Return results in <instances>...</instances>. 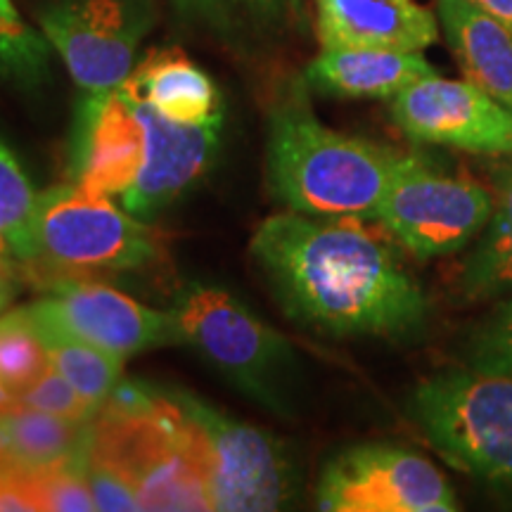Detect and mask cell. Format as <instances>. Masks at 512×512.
Masks as SVG:
<instances>
[{
    "label": "cell",
    "instance_id": "cell-1",
    "mask_svg": "<svg viewBox=\"0 0 512 512\" xmlns=\"http://www.w3.org/2000/svg\"><path fill=\"white\" fill-rule=\"evenodd\" d=\"M252 259L285 316L320 335L413 339L430 318L399 252L356 216L275 214Z\"/></svg>",
    "mask_w": 512,
    "mask_h": 512
},
{
    "label": "cell",
    "instance_id": "cell-2",
    "mask_svg": "<svg viewBox=\"0 0 512 512\" xmlns=\"http://www.w3.org/2000/svg\"><path fill=\"white\" fill-rule=\"evenodd\" d=\"M401 152L325 126L311 110L306 81L268 114L266 178L287 211L375 219Z\"/></svg>",
    "mask_w": 512,
    "mask_h": 512
},
{
    "label": "cell",
    "instance_id": "cell-3",
    "mask_svg": "<svg viewBox=\"0 0 512 512\" xmlns=\"http://www.w3.org/2000/svg\"><path fill=\"white\" fill-rule=\"evenodd\" d=\"M86 453L126 479L143 510H214L171 387L121 380L88 420Z\"/></svg>",
    "mask_w": 512,
    "mask_h": 512
},
{
    "label": "cell",
    "instance_id": "cell-4",
    "mask_svg": "<svg viewBox=\"0 0 512 512\" xmlns=\"http://www.w3.org/2000/svg\"><path fill=\"white\" fill-rule=\"evenodd\" d=\"M178 339L266 411L290 415L297 354L290 339L221 285L192 280L171 304Z\"/></svg>",
    "mask_w": 512,
    "mask_h": 512
},
{
    "label": "cell",
    "instance_id": "cell-5",
    "mask_svg": "<svg viewBox=\"0 0 512 512\" xmlns=\"http://www.w3.org/2000/svg\"><path fill=\"white\" fill-rule=\"evenodd\" d=\"M406 413L448 465L512 501V373L444 370L413 389Z\"/></svg>",
    "mask_w": 512,
    "mask_h": 512
},
{
    "label": "cell",
    "instance_id": "cell-6",
    "mask_svg": "<svg viewBox=\"0 0 512 512\" xmlns=\"http://www.w3.org/2000/svg\"><path fill=\"white\" fill-rule=\"evenodd\" d=\"M34 247V259L22 266L41 287L60 278L138 271L159 256L157 233L143 219L72 183L38 192Z\"/></svg>",
    "mask_w": 512,
    "mask_h": 512
},
{
    "label": "cell",
    "instance_id": "cell-7",
    "mask_svg": "<svg viewBox=\"0 0 512 512\" xmlns=\"http://www.w3.org/2000/svg\"><path fill=\"white\" fill-rule=\"evenodd\" d=\"M188 422L192 453L221 512H271L297 503L302 472L292 448L188 389L171 387Z\"/></svg>",
    "mask_w": 512,
    "mask_h": 512
},
{
    "label": "cell",
    "instance_id": "cell-8",
    "mask_svg": "<svg viewBox=\"0 0 512 512\" xmlns=\"http://www.w3.org/2000/svg\"><path fill=\"white\" fill-rule=\"evenodd\" d=\"M494 209L482 183L446 174L422 155L401 152L375 219L418 259L456 254L479 238Z\"/></svg>",
    "mask_w": 512,
    "mask_h": 512
},
{
    "label": "cell",
    "instance_id": "cell-9",
    "mask_svg": "<svg viewBox=\"0 0 512 512\" xmlns=\"http://www.w3.org/2000/svg\"><path fill=\"white\" fill-rule=\"evenodd\" d=\"M157 22V0H48L38 29L83 93L119 88Z\"/></svg>",
    "mask_w": 512,
    "mask_h": 512
},
{
    "label": "cell",
    "instance_id": "cell-10",
    "mask_svg": "<svg viewBox=\"0 0 512 512\" xmlns=\"http://www.w3.org/2000/svg\"><path fill=\"white\" fill-rule=\"evenodd\" d=\"M316 508L325 512H453L456 491L420 453L394 444H356L320 472Z\"/></svg>",
    "mask_w": 512,
    "mask_h": 512
},
{
    "label": "cell",
    "instance_id": "cell-11",
    "mask_svg": "<svg viewBox=\"0 0 512 512\" xmlns=\"http://www.w3.org/2000/svg\"><path fill=\"white\" fill-rule=\"evenodd\" d=\"M24 306L38 332H64L117 356L181 344L171 311H157L95 278H60Z\"/></svg>",
    "mask_w": 512,
    "mask_h": 512
},
{
    "label": "cell",
    "instance_id": "cell-12",
    "mask_svg": "<svg viewBox=\"0 0 512 512\" xmlns=\"http://www.w3.org/2000/svg\"><path fill=\"white\" fill-rule=\"evenodd\" d=\"M389 110L396 128L413 143L472 155H512V107L467 79L427 76L392 98Z\"/></svg>",
    "mask_w": 512,
    "mask_h": 512
},
{
    "label": "cell",
    "instance_id": "cell-13",
    "mask_svg": "<svg viewBox=\"0 0 512 512\" xmlns=\"http://www.w3.org/2000/svg\"><path fill=\"white\" fill-rule=\"evenodd\" d=\"M145 159L147 131L136 100L121 88L83 93L69 136V183L119 200L143 174Z\"/></svg>",
    "mask_w": 512,
    "mask_h": 512
},
{
    "label": "cell",
    "instance_id": "cell-14",
    "mask_svg": "<svg viewBox=\"0 0 512 512\" xmlns=\"http://www.w3.org/2000/svg\"><path fill=\"white\" fill-rule=\"evenodd\" d=\"M136 105L147 131V159L143 174L119 197V204L138 219H152L207 174L219 150L223 121L178 124L143 100H136Z\"/></svg>",
    "mask_w": 512,
    "mask_h": 512
},
{
    "label": "cell",
    "instance_id": "cell-15",
    "mask_svg": "<svg viewBox=\"0 0 512 512\" xmlns=\"http://www.w3.org/2000/svg\"><path fill=\"white\" fill-rule=\"evenodd\" d=\"M320 48L422 53L437 43L439 17L418 0H313Z\"/></svg>",
    "mask_w": 512,
    "mask_h": 512
},
{
    "label": "cell",
    "instance_id": "cell-16",
    "mask_svg": "<svg viewBox=\"0 0 512 512\" xmlns=\"http://www.w3.org/2000/svg\"><path fill=\"white\" fill-rule=\"evenodd\" d=\"M439 74L422 53L382 48H323L306 67L313 91L335 98L392 100L415 81Z\"/></svg>",
    "mask_w": 512,
    "mask_h": 512
},
{
    "label": "cell",
    "instance_id": "cell-17",
    "mask_svg": "<svg viewBox=\"0 0 512 512\" xmlns=\"http://www.w3.org/2000/svg\"><path fill=\"white\" fill-rule=\"evenodd\" d=\"M178 24L233 50L256 57L290 29L299 0H169Z\"/></svg>",
    "mask_w": 512,
    "mask_h": 512
},
{
    "label": "cell",
    "instance_id": "cell-18",
    "mask_svg": "<svg viewBox=\"0 0 512 512\" xmlns=\"http://www.w3.org/2000/svg\"><path fill=\"white\" fill-rule=\"evenodd\" d=\"M465 79L512 107V29L467 0H434Z\"/></svg>",
    "mask_w": 512,
    "mask_h": 512
},
{
    "label": "cell",
    "instance_id": "cell-19",
    "mask_svg": "<svg viewBox=\"0 0 512 512\" xmlns=\"http://www.w3.org/2000/svg\"><path fill=\"white\" fill-rule=\"evenodd\" d=\"M119 88L178 124L202 126L223 121L219 88L207 72L178 50L150 53Z\"/></svg>",
    "mask_w": 512,
    "mask_h": 512
},
{
    "label": "cell",
    "instance_id": "cell-20",
    "mask_svg": "<svg viewBox=\"0 0 512 512\" xmlns=\"http://www.w3.org/2000/svg\"><path fill=\"white\" fill-rule=\"evenodd\" d=\"M491 195L489 223L460 273L463 294L470 302L512 294V155L491 166Z\"/></svg>",
    "mask_w": 512,
    "mask_h": 512
},
{
    "label": "cell",
    "instance_id": "cell-21",
    "mask_svg": "<svg viewBox=\"0 0 512 512\" xmlns=\"http://www.w3.org/2000/svg\"><path fill=\"white\" fill-rule=\"evenodd\" d=\"M88 422L60 418L22 403L0 413V456L24 470L64 463L86 444Z\"/></svg>",
    "mask_w": 512,
    "mask_h": 512
},
{
    "label": "cell",
    "instance_id": "cell-22",
    "mask_svg": "<svg viewBox=\"0 0 512 512\" xmlns=\"http://www.w3.org/2000/svg\"><path fill=\"white\" fill-rule=\"evenodd\" d=\"M38 335L46 344L50 366L67 377L95 411L110 399L117 384L124 380L121 377L124 375V356L98 349L83 339L64 335V332H38Z\"/></svg>",
    "mask_w": 512,
    "mask_h": 512
},
{
    "label": "cell",
    "instance_id": "cell-23",
    "mask_svg": "<svg viewBox=\"0 0 512 512\" xmlns=\"http://www.w3.org/2000/svg\"><path fill=\"white\" fill-rule=\"evenodd\" d=\"M50 53L55 50L41 29L31 27L12 0H0V79L34 91L48 81Z\"/></svg>",
    "mask_w": 512,
    "mask_h": 512
},
{
    "label": "cell",
    "instance_id": "cell-24",
    "mask_svg": "<svg viewBox=\"0 0 512 512\" xmlns=\"http://www.w3.org/2000/svg\"><path fill=\"white\" fill-rule=\"evenodd\" d=\"M38 192L15 152L0 138V233L17 264L34 259V211Z\"/></svg>",
    "mask_w": 512,
    "mask_h": 512
},
{
    "label": "cell",
    "instance_id": "cell-25",
    "mask_svg": "<svg viewBox=\"0 0 512 512\" xmlns=\"http://www.w3.org/2000/svg\"><path fill=\"white\" fill-rule=\"evenodd\" d=\"M50 368V358L27 309L0 316V382L15 394H24Z\"/></svg>",
    "mask_w": 512,
    "mask_h": 512
},
{
    "label": "cell",
    "instance_id": "cell-26",
    "mask_svg": "<svg viewBox=\"0 0 512 512\" xmlns=\"http://www.w3.org/2000/svg\"><path fill=\"white\" fill-rule=\"evenodd\" d=\"M34 477L41 510L86 512L95 510L91 486L86 482V444L72 458L43 470H29Z\"/></svg>",
    "mask_w": 512,
    "mask_h": 512
},
{
    "label": "cell",
    "instance_id": "cell-27",
    "mask_svg": "<svg viewBox=\"0 0 512 512\" xmlns=\"http://www.w3.org/2000/svg\"><path fill=\"white\" fill-rule=\"evenodd\" d=\"M467 366L512 373V297L470 337Z\"/></svg>",
    "mask_w": 512,
    "mask_h": 512
},
{
    "label": "cell",
    "instance_id": "cell-28",
    "mask_svg": "<svg viewBox=\"0 0 512 512\" xmlns=\"http://www.w3.org/2000/svg\"><path fill=\"white\" fill-rule=\"evenodd\" d=\"M17 403L36 411L60 415V418L88 422L95 415V408L76 392L74 384L50 366L24 394L17 396Z\"/></svg>",
    "mask_w": 512,
    "mask_h": 512
},
{
    "label": "cell",
    "instance_id": "cell-29",
    "mask_svg": "<svg viewBox=\"0 0 512 512\" xmlns=\"http://www.w3.org/2000/svg\"><path fill=\"white\" fill-rule=\"evenodd\" d=\"M86 482L91 486V494L95 501V510L107 512H136L140 508V501L136 491L128 486L126 479H121L117 472L107 470L105 465L95 463L86 453Z\"/></svg>",
    "mask_w": 512,
    "mask_h": 512
},
{
    "label": "cell",
    "instance_id": "cell-30",
    "mask_svg": "<svg viewBox=\"0 0 512 512\" xmlns=\"http://www.w3.org/2000/svg\"><path fill=\"white\" fill-rule=\"evenodd\" d=\"M36 512L41 510L34 477L24 467L0 463V512Z\"/></svg>",
    "mask_w": 512,
    "mask_h": 512
},
{
    "label": "cell",
    "instance_id": "cell-31",
    "mask_svg": "<svg viewBox=\"0 0 512 512\" xmlns=\"http://www.w3.org/2000/svg\"><path fill=\"white\" fill-rule=\"evenodd\" d=\"M19 292V273L15 268V259L0 254V311L8 309V304Z\"/></svg>",
    "mask_w": 512,
    "mask_h": 512
},
{
    "label": "cell",
    "instance_id": "cell-32",
    "mask_svg": "<svg viewBox=\"0 0 512 512\" xmlns=\"http://www.w3.org/2000/svg\"><path fill=\"white\" fill-rule=\"evenodd\" d=\"M467 3H472L475 8L486 12V15L501 19L503 24H508L512 29V0H467Z\"/></svg>",
    "mask_w": 512,
    "mask_h": 512
},
{
    "label": "cell",
    "instance_id": "cell-33",
    "mask_svg": "<svg viewBox=\"0 0 512 512\" xmlns=\"http://www.w3.org/2000/svg\"><path fill=\"white\" fill-rule=\"evenodd\" d=\"M17 403V399H15V394L10 392L8 387H5L3 382H0V413H5L8 411V408H12Z\"/></svg>",
    "mask_w": 512,
    "mask_h": 512
},
{
    "label": "cell",
    "instance_id": "cell-34",
    "mask_svg": "<svg viewBox=\"0 0 512 512\" xmlns=\"http://www.w3.org/2000/svg\"><path fill=\"white\" fill-rule=\"evenodd\" d=\"M0 254H3V256H10V259H15V256H12V252H10L8 240L3 238V233H0Z\"/></svg>",
    "mask_w": 512,
    "mask_h": 512
},
{
    "label": "cell",
    "instance_id": "cell-35",
    "mask_svg": "<svg viewBox=\"0 0 512 512\" xmlns=\"http://www.w3.org/2000/svg\"><path fill=\"white\" fill-rule=\"evenodd\" d=\"M0 463H3V456H0Z\"/></svg>",
    "mask_w": 512,
    "mask_h": 512
}]
</instances>
